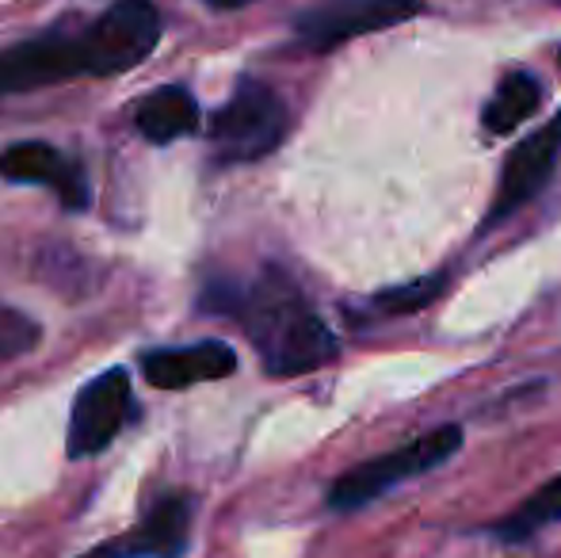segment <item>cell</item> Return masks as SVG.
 <instances>
[{
    "label": "cell",
    "instance_id": "obj_1",
    "mask_svg": "<svg viewBox=\"0 0 561 558\" xmlns=\"http://www.w3.org/2000/svg\"><path fill=\"white\" fill-rule=\"evenodd\" d=\"M241 321L272 375H306L336 356V337L287 276H264L241 303Z\"/></svg>",
    "mask_w": 561,
    "mask_h": 558
},
{
    "label": "cell",
    "instance_id": "obj_2",
    "mask_svg": "<svg viewBox=\"0 0 561 558\" xmlns=\"http://www.w3.org/2000/svg\"><path fill=\"white\" fill-rule=\"evenodd\" d=\"M458 444H462V429H458V424H444V429H436V432H424L413 444L393 447V452L378 455V459H367L347 470V475H340L333 482V490H329V505L340 509V513L370 505V501L390 493L393 486H401L405 478H416V475H424V470L447 463L450 455L458 452Z\"/></svg>",
    "mask_w": 561,
    "mask_h": 558
},
{
    "label": "cell",
    "instance_id": "obj_3",
    "mask_svg": "<svg viewBox=\"0 0 561 558\" xmlns=\"http://www.w3.org/2000/svg\"><path fill=\"white\" fill-rule=\"evenodd\" d=\"M92 77L130 73L161 43V12L153 0H115L81 35Z\"/></svg>",
    "mask_w": 561,
    "mask_h": 558
},
{
    "label": "cell",
    "instance_id": "obj_4",
    "mask_svg": "<svg viewBox=\"0 0 561 558\" xmlns=\"http://www.w3.org/2000/svg\"><path fill=\"white\" fill-rule=\"evenodd\" d=\"M287 135V107L267 84L244 81L210 119V141L226 161H256Z\"/></svg>",
    "mask_w": 561,
    "mask_h": 558
},
{
    "label": "cell",
    "instance_id": "obj_5",
    "mask_svg": "<svg viewBox=\"0 0 561 558\" xmlns=\"http://www.w3.org/2000/svg\"><path fill=\"white\" fill-rule=\"evenodd\" d=\"M421 12V0H321V4L298 12L295 31L310 50H333V46L370 35V31L398 27Z\"/></svg>",
    "mask_w": 561,
    "mask_h": 558
},
{
    "label": "cell",
    "instance_id": "obj_6",
    "mask_svg": "<svg viewBox=\"0 0 561 558\" xmlns=\"http://www.w3.org/2000/svg\"><path fill=\"white\" fill-rule=\"evenodd\" d=\"M130 406V375L123 367H112V372L96 375L89 387H81L73 402V418H69V455L89 459V455L104 452L123 432Z\"/></svg>",
    "mask_w": 561,
    "mask_h": 558
},
{
    "label": "cell",
    "instance_id": "obj_7",
    "mask_svg": "<svg viewBox=\"0 0 561 558\" xmlns=\"http://www.w3.org/2000/svg\"><path fill=\"white\" fill-rule=\"evenodd\" d=\"M89 73L84 43L69 35H38L0 50V96L8 92H31L43 84H58L69 77Z\"/></svg>",
    "mask_w": 561,
    "mask_h": 558
},
{
    "label": "cell",
    "instance_id": "obj_8",
    "mask_svg": "<svg viewBox=\"0 0 561 558\" xmlns=\"http://www.w3.org/2000/svg\"><path fill=\"white\" fill-rule=\"evenodd\" d=\"M558 157H561V115L550 119L547 127H539L535 135H527L508 153L493 210H489V223H501V218H508L516 207H524L531 195H539V187L547 184V176L554 172Z\"/></svg>",
    "mask_w": 561,
    "mask_h": 558
},
{
    "label": "cell",
    "instance_id": "obj_9",
    "mask_svg": "<svg viewBox=\"0 0 561 558\" xmlns=\"http://www.w3.org/2000/svg\"><path fill=\"white\" fill-rule=\"evenodd\" d=\"M0 176L12 180V184H46L58 187L61 203L69 210H84L89 207V180L77 164H69L46 141H15L0 153Z\"/></svg>",
    "mask_w": 561,
    "mask_h": 558
},
{
    "label": "cell",
    "instance_id": "obj_10",
    "mask_svg": "<svg viewBox=\"0 0 561 558\" xmlns=\"http://www.w3.org/2000/svg\"><path fill=\"white\" fill-rule=\"evenodd\" d=\"M237 372V352L222 341H199L184 349H157L141 356V375L157 390H184Z\"/></svg>",
    "mask_w": 561,
    "mask_h": 558
},
{
    "label": "cell",
    "instance_id": "obj_11",
    "mask_svg": "<svg viewBox=\"0 0 561 558\" xmlns=\"http://www.w3.org/2000/svg\"><path fill=\"white\" fill-rule=\"evenodd\" d=\"M192 536V498L187 493H169L146 513V521L134 528V544L141 558H180L187 551Z\"/></svg>",
    "mask_w": 561,
    "mask_h": 558
},
{
    "label": "cell",
    "instance_id": "obj_12",
    "mask_svg": "<svg viewBox=\"0 0 561 558\" xmlns=\"http://www.w3.org/2000/svg\"><path fill=\"white\" fill-rule=\"evenodd\" d=\"M138 130L157 146L187 138L199 130V104L180 84H164V89H157L153 96H146L138 104Z\"/></svg>",
    "mask_w": 561,
    "mask_h": 558
},
{
    "label": "cell",
    "instance_id": "obj_13",
    "mask_svg": "<svg viewBox=\"0 0 561 558\" xmlns=\"http://www.w3.org/2000/svg\"><path fill=\"white\" fill-rule=\"evenodd\" d=\"M542 104V89L531 73H512L508 81L496 89V96L485 104V127L493 135H512L519 123H527Z\"/></svg>",
    "mask_w": 561,
    "mask_h": 558
},
{
    "label": "cell",
    "instance_id": "obj_14",
    "mask_svg": "<svg viewBox=\"0 0 561 558\" xmlns=\"http://www.w3.org/2000/svg\"><path fill=\"white\" fill-rule=\"evenodd\" d=\"M558 521H561V475L550 478L547 486H539V490H535L516 513L504 516L493 532H496V539H504V544H524V539H531L539 528L558 524Z\"/></svg>",
    "mask_w": 561,
    "mask_h": 558
},
{
    "label": "cell",
    "instance_id": "obj_15",
    "mask_svg": "<svg viewBox=\"0 0 561 558\" xmlns=\"http://www.w3.org/2000/svg\"><path fill=\"white\" fill-rule=\"evenodd\" d=\"M436 291H439V280H421V283H413V287H398V291H390V295H378L375 303H378V310H390V314L421 310Z\"/></svg>",
    "mask_w": 561,
    "mask_h": 558
},
{
    "label": "cell",
    "instance_id": "obj_16",
    "mask_svg": "<svg viewBox=\"0 0 561 558\" xmlns=\"http://www.w3.org/2000/svg\"><path fill=\"white\" fill-rule=\"evenodd\" d=\"M207 4H215V8H244V4H252V0H207Z\"/></svg>",
    "mask_w": 561,
    "mask_h": 558
}]
</instances>
